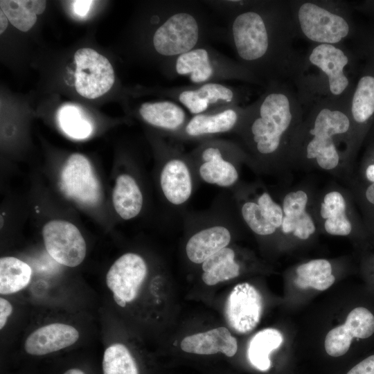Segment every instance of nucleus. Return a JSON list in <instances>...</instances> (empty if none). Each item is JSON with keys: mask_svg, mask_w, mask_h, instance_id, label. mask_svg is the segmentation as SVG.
<instances>
[{"mask_svg": "<svg viewBox=\"0 0 374 374\" xmlns=\"http://www.w3.org/2000/svg\"><path fill=\"white\" fill-rule=\"evenodd\" d=\"M30 267L25 262L11 256L0 259V294L6 295L17 292L30 283Z\"/></svg>", "mask_w": 374, "mask_h": 374, "instance_id": "nucleus-22", "label": "nucleus"}, {"mask_svg": "<svg viewBox=\"0 0 374 374\" xmlns=\"http://www.w3.org/2000/svg\"><path fill=\"white\" fill-rule=\"evenodd\" d=\"M262 213L267 220L276 228L281 226L283 219V211L282 208L273 201L271 196L263 193L258 199Z\"/></svg>", "mask_w": 374, "mask_h": 374, "instance_id": "nucleus-33", "label": "nucleus"}, {"mask_svg": "<svg viewBox=\"0 0 374 374\" xmlns=\"http://www.w3.org/2000/svg\"><path fill=\"white\" fill-rule=\"evenodd\" d=\"M353 338L344 325L335 327L326 337V351L332 357L341 356L348 350Z\"/></svg>", "mask_w": 374, "mask_h": 374, "instance_id": "nucleus-31", "label": "nucleus"}, {"mask_svg": "<svg viewBox=\"0 0 374 374\" xmlns=\"http://www.w3.org/2000/svg\"><path fill=\"white\" fill-rule=\"evenodd\" d=\"M365 199L366 202L374 207V183L371 184L365 190Z\"/></svg>", "mask_w": 374, "mask_h": 374, "instance_id": "nucleus-41", "label": "nucleus"}, {"mask_svg": "<svg viewBox=\"0 0 374 374\" xmlns=\"http://www.w3.org/2000/svg\"><path fill=\"white\" fill-rule=\"evenodd\" d=\"M296 19L303 35L317 44H334L350 33V26L341 15L312 2H304L296 11Z\"/></svg>", "mask_w": 374, "mask_h": 374, "instance_id": "nucleus-2", "label": "nucleus"}, {"mask_svg": "<svg viewBox=\"0 0 374 374\" xmlns=\"http://www.w3.org/2000/svg\"><path fill=\"white\" fill-rule=\"evenodd\" d=\"M160 184L165 197L172 204L181 205L188 201L193 181L186 163L179 159L167 161L161 172Z\"/></svg>", "mask_w": 374, "mask_h": 374, "instance_id": "nucleus-13", "label": "nucleus"}, {"mask_svg": "<svg viewBox=\"0 0 374 374\" xmlns=\"http://www.w3.org/2000/svg\"><path fill=\"white\" fill-rule=\"evenodd\" d=\"M297 277L294 283L300 288L309 287L323 291L335 282L330 263L324 259L312 260L301 265L296 269Z\"/></svg>", "mask_w": 374, "mask_h": 374, "instance_id": "nucleus-23", "label": "nucleus"}, {"mask_svg": "<svg viewBox=\"0 0 374 374\" xmlns=\"http://www.w3.org/2000/svg\"><path fill=\"white\" fill-rule=\"evenodd\" d=\"M202 160L199 173L205 182L229 187L237 181L238 173L236 168L231 162L224 159L217 148H206L202 152Z\"/></svg>", "mask_w": 374, "mask_h": 374, "instance_id": "nucleus-15", "label": "nucleus"}, {"mask_svg": "<svg viewBox=\"0 0 374 374\" xmlns=\"http://www.w3.org/2000/svg\"><path fill=\"white\" fill-rule=\"evenodd\" d=\"M366 179L371 184L374 183V163L368 165L365 170Z\"/></svg>", "mask_w": 374, "mask_h": 374, "instance_id": "nucleus-44", "label": "nucleus"}, {"mask_svg": "<svg viewBox=\"0 0 374 374\" xmlns=\"http://www.w3.org/2000/svg\"><path fill=\"white\" fill-rule=\"evenodd\" d=\"M324 227L328 233L335 235H347L352 231L351 223L346 213L326 219Z\"/></svg>", "mask_w": 374, "mask_h": 374, "instance_id": "nucleus-36", "label": "nucleus"}, {"mask_svg": "<svg viewBox=\"0 0 374 374\" xmlns=\"http://www.w3.org/2000/svg\"><path fill=\"white\" fill-rule=\"evenodd\" d=\"M282 229L285 233H294L302 240L308 239L315 231V226L311 217L305 212L295 216H284Z\"/></svg>", "mask_w": 374, "mask_h": 374, "instance_id": "nucleus-30", "label": "nucleus"}, {"mask_svg": "<svg viewBox=\"0 0 374 374\" xmlns=\"http://www.w3.org/2000/svg\"><path fill=\"white\" fill-rule=\"evenodd\" d=\"M310 64L315 66L327 80L332 97H340L349 87L345 73L349 59L345 52L334 44H317L308 55Z\"/></svg>", "mask_w": 374, "mask_h": 374, "instance_id": "nucleus-10", "label": "nucleus"}, {"mask_svg": "<svg viewBox=\"0 0 374 374\" xmlns=\"http://www.w3.org/2000/svg\"><path fill=\"white\" fill-rule=\"evenodd\" d=\"M57 121L62 131L73 139H86L93 131L91 121L82 109L75 105L61 107L57 112Z\"/></svg>", "mask_w": 374, "mask_h": 374, "instance_id": "nucleus-26", "label": "nucleus"}, {"mask_svg": "<svg viewBox=\"0 0 374 374\" xmlns=\"http://www.w3.org/2000/svg\"><path fill=\"white\" fill-rule=\"evenodd\" d=\"M198 38L199 27L195 18L187 12H177L157 29L152 42L158 53L174 56L193 50Z\"/></svg>", "mask_w": 374, "mask_h": 374, "instance_id": "nucleus-5", "label": "nucleus"}, {"mask_svg": "<svg viewBox=\"0 0 374 374\" xmlns=\"http://www.w3.org/2000/svg\"><path fill=\"white\" fill-rule=\"evenodd\" d=\"M262 307V298L255 287L248 283L238 284L226 301V323L236 333H249L259 323Z\"/></svg>", "mask_w": 374, "mask_h": 374, "instance_id": "nucleus-6", "label": "nucleus"}, {"mask_svg": "<svg viewBox=\"0 0 374 374\" xmlns=\"http://www.w3.org/2000/svg\"><path fill=\"white\" fill-rule=\"evenodd\" d=\"M179 101L194 114H200L208 109V106L203 102L195 90H186L182 91L179 96Z\"/></svg>", "mask_w": 374, "mask_h": 374, "instance_id": "nucleus-37", "label": "nucleus"}, {"mask_svg": "<svg viewBox=\"0 0 374 374\" xmlns=\"http://www.w3.org/2000/svg\"><path fill=\"white\" fill-rule=\"evenodd\" d=\"M74 60L75 88L80 95L94 99L109 91L114 71L107 57L92 48H82L75 53Z\"/></svg>", "mask_w": 374, "mask_h": 374, "instance_id": "nucleus-3", "label": "nucleus"}, {"mask_svg": "<svg viewBox=\"0 0 374 374\" xmlns=\"http://www.w3.org/2000/svg\"><path fill=\"white\" fill-rule=\"evenodd\" d=\"M345 212L346 202L341 193L333 191L326 195L320 211L323 218L326 220Z\"/></svg>", "mask_w": 374, "mask_h": 374, "instance_id": "nucleus-34", "label": "nucleus"}, {"mask_svg": "<svg viewBox=\"0 0 374 374\" xmlns=\"http://www.w3.org/2000/svg\"><path fill=\"white\" fill-rule=\"evenodd\" d=\"M347 374H374V355L357 364Z\"/></svg>", "mask_w": 374, "mask_h": 374, "instance_id": "nucleus-38", "label": "nucleus"}, {"mask_svg": "<svg viewBox=\"0 0 374 374\" xmlns=\"http://www.w3.org/2000/svg\"><path fill=\"white\" fill-rule=\"evenodd\" d=\"M237 121L238 114L232 109L213 115L200 114L188 123L186 132L192 136L226 132L235 126Z\"/></svg>", "mask_w": 374, "mask_h": 374, "instance_id": "nucleus-21", "label": "nucleus"}, {"mask_svg": "<svg viewBox=\"0 0 374 374\" xmlns=\"http://www.w3.org/2000/svg\"><path fill=\"white\" fill-rule=\"evenodd\" d=\"M12 312L11 303L5 299L0 298V329L5 326L8 318Z\"/></svg>", "mask_w": 374, "mask_h": 374, "instance_id": "nucleus-39", "label": "nucleus"}, {"mask_svg": "<svg viewBox=\"0 0 374 374\" xmlns=\"http://www.w3.org/2000/svg\"><path fill=\"white\" fill-rule=\"evenodd\" d=\"M202 279L208 285L213 286L238 277L240 266L235 260V252L225 247L206 259L202 264Z\"/></svg>", "mask_w": 374, "mask_h": 374, "instance_id": "nucleus-17", "label": "nucleus"}, {"mask_svg": "<svg viewBox=\"0 0 374 374\" xmlns=\"http://www.w3.org/2000/svg\"><path fill=\"white\" fill-rule=\"evenodd\" d=\"M306 154L308 159H316L318 165L325 170L333 169L339 163V157L332 136H313L307 145Z\"/></svg>", "mask_w": 374, "mask_h": 374, "instance_id": "nucleus-27", "label": "nucleus"}, {"mask_svg": "<svg viewBox=\"0 0 374 374\" xmlns=\"http://www.w3.org/2000/svg\"><path fill=\"white\" fill-rule=\"evenodd\" d=\"M195 91L208 107L218 102L230 103L233 98V91L221 84L207 83Z\"/></svg>", "mask_w": 374, "mask_h": 374, "instance_id": "nucleus-32", "label": "nucleus"}, {"mask_svg": "<svg viewBox=\"0 0 374 374\" xmlns=\"http://www.w3.org/2000/svg\"><path fill=\"white\" fill-rule=\"evenodd\" d=\"M241 212L247 224L256 234L267 235L275 232L276 228L267 220L258 203L252 202L244 203Z\"/></svg>", "mask_w": 374, "mask_h": 374, "instance_id": "nucleus-29", "label": "nucleus"}, {"mask_svg": "<svg viewBox=\"0 0 374 374\" xmlns=\"http://www.w3.org/2000/svg\"><path fill=\"white\" fill-rule=\"evenodd\" d=\"M234 44L240 57L247 62L262 58L268 52L270 38L267 24L255 11L239 14L232 24Z\"/></svg>", "mask_w": 374, "mask_h": 374, "instance_id": "nucleus-7", "label": "nucleus"}, {"mask_svg": "<svg viewBox=\"0 0 374 374\" xmlns=\"http://www.w3.org/2000/svg\"><path fill=\"white\" fill-rule=\"evenodd\" d=\"M8 24V19L5 13L0 10V33L2 34L6 29Z\"/></svg>", "mask_w": 374, "mask_h": 374, "instance_id": "nucleus-43", "label": "nucleus"}, {"mask_svg": "<svg viewBox=\"0 0 374 374\" xmlns=\"http://www.w3.org/2000/svg\"><path fill=\"white\" fill-rule=\"evenodd\" d=\"M147 274L144 259L137 253H127L111 266L106 276V283L113 296L130 303L137 297Z\"/></svg>", "mask_w": 374, "mask_h": 374, "instance_id": "nucleus-9", "label": "nucleus"}, {"mask_svg": "<svg viewBox=\"0 0 374 374\" xmlns=\"http://www.w3.org/2000/svg\"><path fill=\"white\" fill-rule=\"evenodd\" d=\"M175 69L179 75H189L194 83L206 82L213 73L208 52L204 48L193 49L179 55Z\"/></svg>", "mask_w": 374, "mask_h": 374, "instance_id": "nucleus-24", "label": "nucleus"}, {"mask_svg": "<svg viewBox=\"0 0 374 374\" xmlns=\"http://www.w3.org/2000/svg\"><path fill=\"white\" fill-rule=\"evenodd\" d=\"M343 325L353 337L366 339L374 332V316L365 308H356L348 314Z\"/></svg>", "mask_w": 374, "mask_h": 374, "instance_id": "nucleus-28", "label": "nucleus"}, {"mask_svg": "<svg viewBox=\"0 0 374 374\" xmlns=\"http://www.w3.org/2000/svg\"><path fill=\"white\" fill-rule=\"evenodd\" d=\"M61 374H88L87 370L80 366H71L62 372Z\"/></svg>", "mask_w": 374, "mask_h": 374, "instance_id": "nucleus-42", "label": "nucleus"}, {"mask_svg": "<svg viewBox=\"0 0 374 374\" xmlns=\"http://www.w3.org/2000/svg\"><path fill=\"white\" fill-rule=\"evenodd\" d=\"M280 332L274 328H265L258 332L250 340L247 356L251 364L261 371L271 366L270 353L283 343Z\"/></svg>", "mask_w": 374, "mask_h": 374, "instance_id": "nucleus-18", "label": "nucleus"}, {"mask_svg": "<svg viewBox=\"0 0 374 374\" xmlns=\"http://www.w3.org/2000/svg\"><path fill=\"white\" fill-rule=\"evenodd\" d=\"M93 1L79 0L75 1L73 3L74 12L80 17L85 16L89 12L90 7L93 3Z\"/></svg>", "mask_w": 374, "mask_h": 374, "instance_id": "nucleus-40", "label": "nucleus"}, {"mask_svg": "<svg viewBox=\"0 0 374 374\" xmlns=\"http://www.w3.org/2000/svg\"><path fill=\"white\" fill-rule=\"evenodd\" d=\"M308 202L306 193L302 190L291 192L284 198L283 211L285 216L298 215L305 211Z\"/></svg>", "mask_w": 374, "mask_h": 374, "instance_id": "nucleus-35", "label": "nucleus"}, {"mask_svg": "<svg viewBox=\"0 0 374 374\" xmlns=\"http://www.w3.org/2000/svg\"><path fill=\"white\" fill-rule=\"evenodd\" d=\"M256 109L257 116L251 125L253 141L260 153H273L301 107L289 91L276 89L267 93Z\"/></svg>", "mask_w": 374, "mask_h": 374, "instance_id": "nucleus-1", "label": "nucleus"}, {"mask_svg": "<svg viewBox=\"0 0 374 374\" xmlns=\"http://www.w3.org/2000/svg\"><path fill=\"white\" fill-rule=\"evenodd\" d=\"M181 349L196 355H214L221 353L227 357L234 356L238 341L230 330L224 326L185 337L180 342Z\"/></svg>", "mask_w": 374, "mask_h": 374, "instance_id": "nucleus-12", "label": "nucleus"}, {"mask_svg": "<svg viewBox=\"0 0 374 374\" xmlns=\"http://www.w3.org/2000/svg\"><path fill=\"white\" fill-rule=\"evenodd\" d=\"M350 114L358 124L366 123L374 114V76H362L354 91L351 103Z\"/></svg>", "mask_w": 374, "mask_h": 374, "instance_id": "nucleus-25", "label": "nucleus"}, {"mask_svg": "<svg viewBox=\"0 0 374 374\" xmlns=\"http://www.w3.org/2000/svg\"><path fill=\"white\" fill-rule=\"evenodd\" d=\"M44 245L48 254L58 263L74 267L86 256V242L79 229L72 223L52 220L42 229Z\"/></svg>", "mask_w": 374, "mask_h": 374, "instance_id": "nucleus-4", "label": "nucleus"}, {"mask_svg": "<svg viewBox=\"0 0 374 374\" xmlns=\"http://www.w3.org/2000/svg\"><path fill=\"white\" fill-rule=\"evenodd\" d=\"M61 187L66 196L82 204L93 206L100 199V186L92 166L78 153L71 154L65 162Z\"/></svg>", "mask_w": 374, "mask_h": 374, "instance_id": "nucleus-8", "label": "nucleus"}, {"mask_svg": "<svg viewBox=\"0 0 374 374\" xmlns=\"http://www.w3.org/2000/svg\"><path fill=\"white\" fill-rule=\"evenodd\" d=\"M112 200L116 213L123 219L130 220L138 215L143 206V195L132 176L123 174L117 177Z\"/></svg>", "mask_w": 374, "mask_h": 374, "instance_id": "nucleus-16", "label": "nucleus"}, {"mask_svg": "<svg viewBox=\"0 0 374 374\" xmlns=\"http://www.w3.org/2000/svg\"><path fill=\"white\" fill-rule=\"evenodd\" d=\"M231 239L229 230L224 226L205 228L189 238L186 245V256L192 262L202 264L209 257L227 247Z\"/></svg>", "mask_w": 374, "mask_h": 374, "instance_id": "nucleus-14", "label": "nucleus"}, {"mask_svg": "<svg viewBox=\"0 0 374 374\" xmlns=\"http://www.w3.org/2000/svg\"><path fill=\"white\" fill-rule=\"evenodd\" d=\"M46 1L1 0L0 8L10 24L22 32L29 30L37 21V15L42 14Z\"/></svg>", "mask_w": 374, "mask_h": 374, "instance_id": "nucleus-20", "label": "nucleus"}, {"mask_svg": "<svg viewBox=\"0 0 374 374\" xmlns=\"http://www.w3.org/2000/svg\"><path fill=\"white\" fill-rule=\"evenodd\" d=\"M139 112L149 124L166 130L177 129L186 118L183 109L170 101L143 103Z\"/></svg>", "mask_w": 374, "mask_h": 374, "instance_id": "nucleus-19", "label": "nucleus"}, {"mask_svg": "<svg viewBox=\"0 0 374 374\" xmlns=\"http://www.w3.org/2000/svg\"><path fill=\"white\" fill-rule=\"evenodd\" d=\"M79 336V332L72 326L50 323L30 333L25 341L24 350L30 356H44L72 346Z\"/></svg>", "mask_w": 374, "mask_h": 374, "instance_id": "nucleus-11", "label": "nucleus"}]
</instances>
